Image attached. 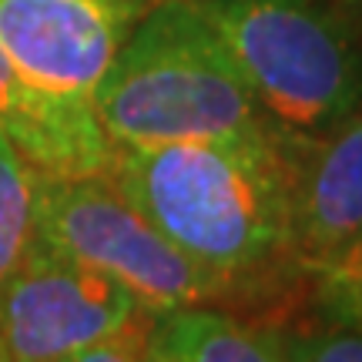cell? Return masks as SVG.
<instances>
[{
    "instance_id": "1",
    "label": "cell",
    "mask_w": 362,
    "mask_h": 362,
    "mask_svg": "<svg viewBox=\"0 0 362 362\" xmlns=\"http://www.w3.org/2000/svg\"><path fill=\"white\" fill-rule=\"evenodd\" d=\"M309 138L285 128L115 148L111 181L175 245L242 282L292 255V198Z\"/></svg>"
},
{
    "instance_id": "5",
    "label": "cell",
    "mask_w": 362,
    "mask_h": 362,
    "mask_svg": "<svg viewBox=\"0 0 362 362\" xmlns=\"http://www.w3.org/2000/svg\"><path fill=\"white\" fill-rule=\"evenodd\" d=\"M141 312L148 309L128 285L64 255L30 228L0 296V359L61 362Z\"/></svg>"
},
{
    "instance_id": "9",
    "label": "cell",
    "mask_w": 362,
    "mask_h": 362,
    "mask_svg": "<svg viewBox=\"0 0 362 362\" xmlns=\"http://www.w3.org/2000/svg\"><path fill=\"white\" fill-rule=\"evenodd\" d=\"M144 362H288L279 332L242 322L211 305L155 315Z\"/></svg>"
},
{
    "instance_id": "2",
    "label": "cell",
    "mask_w": 362,
    "mask_h": 362,
    "mask_svg": "<svg viewBox=\"0 0 362 362\" xmlns=\"http://www.w3.org/2000/svg\"><path fill=\"white\" fill-rule=\"evenodd\" d=\"M115 148L279 128L194 0H155L90 94Z\"/></svg>"
},
{
    "instance_id": "14",
    "label": "cell",
    "mask_w": 362,
    "mask_h": 362,
    "mask_svg": "<svg viewBox=\"0 0 362 362\" xmlns=\"http://www.w3.org/2000/svg\"><path fill=\"white\" fill-rule=\"evenodd\" d=\"M346 4L352 7V13H359V17H362V0H346Z\"/></svg>"
},
{
    "instance_id": "7",
    "label": "cell",
    "mask_w": 362,
    "mask_h": 362,
    "mask_svg": "<svg viewBox=\"0 0 362 362\" xmlns=\"http://www.w3.org/2000/svg\"><path fill=\"white\" fill-rule=\"evenodd\" d=\"M0 141L30 171L47 178L107 175L115 144L107 141L90 98L57 94L27 78L0 44Z\"/></svg>"
},
{
    "instance_id": "12",
    "label": "cell",
    "mask_w": 362,
    "mask_h": 362,
    "mask_svg": "<svg viewBox=\"0 0 362 362\" xmlns=\"http://www.w3.org/2000/svg\"><path fill=\"white\" fill-rule=\"evenodd\" d=\"M282 342L288 362H362V332L339 329V325L282 336Z\"/></svg>"
},
{
    "instance_id": "8",
    "label": "cell",
    "mask_w": 362,
    "mask_h": 362,
    "mask_svg": "<svg viewBox=\"0 0 362 362\" xmlns=\"http://www.w3.org/2000/svg\"><path fill=\"white\" fill-rule=\"evenodd\" d=\"M362 242V111L309 138L292 198V255L305 269Z\"/></svg>"
},
{
    "instance_id": "3",
    "label": "cell",
    "mask_w": 362,
    "mask_h": 362,
    "mask_svg": "<svg viewBox=\"0 0 362 362\" xmlns=\"http://www.w3.org/2000/svg\"><path fill=\"white\" fill-rule=\"evenodd\" d=\"M279 128L319 138L362 111V51L325 0H194Z\"/></svg>"
},
{
    "instance_id": "4",
    "label": "cell",
    "mask_w": 362,
    "mask_h": 362,
    "mask_svg": "<svg viewBox=\"0 0 362 362\" xmlns=\"http://www.w3.org/2000/svg\"><path fill=\"white\" fill-rule=\"evenodd\" d=\"M30 228L64 255L128 285L151 315L211 305L235 288L232 275L194 262L158 232L111 175L47 178L34 171Z\"/></svg>"
},
{
    "instance_id": "6",
    "label": "cell",
    "mask_w": 362,
    "mask_h": 362,
    "mask_svg": "<svg viewBox=\"0 0 362 362\" xmlns=\"http://www.w3.org/2000/svg\"><path fill=\"white\" fill-rule=\"evenodd\" d=\"M155 0H0V44L57 94L90 98Z\"/></svg>"
},
{
    "instance_id": "11",
    "label": "cell",
    "mask_w": 362,
    "mask_h": 362,
    "mask_svg": "<svg viewBox=\"0 0 362 362\" xmlns=\"http://www.w3.org/2000/svg\"><path fill=\"white\" fill-rule=\"evenodd\" d=\"M309 272L315 275V302L325 319L362 332V242Z\"/></svg>"
},
{
    "instance_id": "10",
    "label": "cell",
    "mask_w": 362,
    "mask_h": 362,
    "mask_svg": "<svg viewBox=\"0 0 362 362\" xmlns=\"http://www.w3.org/2000/svg\"><path fill=\"white\" fill-rule=\"evenodd\" d=\"M30 202L34 171L0 141V296L30 238Z\"/></svg>"
},
{
    "instance_id": "13",
    "label": "cell",
    "mask_w": 362,
    "mask_h": 362,
    "mask_svg": "<svg viewBox=\"0 0 362 362\" xmlns=\"http://www.w3.org/2000/svg\"><path fill=\"white\" fill-rule=\"evenodd\" d=\"M151 322H155V315L141 312L128 325H121L117 332L98 339V342H90V346H84L78 352H71L61 362H144Z\"/></svg>"
}]
</instances>
